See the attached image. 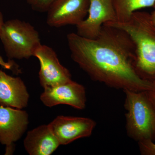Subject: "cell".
I'll return each instance as SVG.
<instances>
[{"label": "cell", "mask_w": 155, "mask_h": 155, "mask_svg": "<svg viewBox=\"0 0 155 155\" xmlns=\"http://www.w3.org/2000/svg\"><path fill=\"white\" fill-rule=\"evenodd\" d=\"M67 40L72 60L92 80L123 91H147L153 87V82L136 71L134 44L124 30L104 24L96 38L71 33Z\"/></svg>", "instance_id": "cell-1"}, {"label": "cell", "mask_w": 155, "mask_h": 155, "mask_svg": "<svg viewBox=\"0 0 155 155\" xmlns=\"http://www.w3.org/2000/svg\"><path fill=\"white\" fill-rule=\"evenodd\" d=\"M125 31L135 48L134 66L137 74L144 80L155 81V25L150 14L145 11L134 12L127 21L108 22Z\"/></svg>", "instance_id": "cell-2"}, {"label": "cell", "mask_w": 155, "mask_h": 155, "mask_svg": "<svg viewBox=\"0 0 155 155\" xmlns=\"http://www.w3.org/2000/svg\"><path fill=\"white\" fill-rule=\"evenodd\" d=\"M123 91L127 135L137 142L155 141V109L146 91Z\"/></svg>", "instance_id": "cell-3"}, {"label": "cell", "mask_w": 155, "mask_h": 155, "mask_svg": "<svg viewBox=\"0 0 155 155\" xmlns=\"http://www.w3.org/2000/svg\"><path fill=\"white\" fill-rule=\"evenodd\" d=\"M0 38L10 60L29 59L41 45L38 31L34 27L18 19L4 22Z\"/></svg>", "instance_id": "cell-4"}, {"label": "cell", "mask_w": 155, "mask_h": 155, "mask_svg": "<svg viewBox=\"0 0 155 155\" xmlns=\"http://www.w3.org/2000/svg\"><path fill=\"white\" fill-rule=\"evenodd\" d=\"M34 56L39 61V78L41 85L44 88L57 86L72 80L69 70L61 65L57 54L51 48L41 45Z\"/></svg>", "instance_id": "cell-5"}, {"label": "cell", "mask_w": 155, "mask_h": 155, "mask_svg": "<svg viewBox=\"0 0 155 155\" xmlns=\"http://www.w3.org/2000/svg\"><path fill=\"white\" fill-rule=\"evenodd\" d=\"M89 0H58L47 12V23L52 27L77 26L88 14Z\"/></svg>", "instance_id": "cell-6"}, {"label": "cell", "mask_w": 155, "mask_h": 155, "mask_svg": "<svg viewBox=\"0 0 155 155\" xmlns=\"http://www.w3.org/2000/svg\"><path fill=\"white\" fill-rule=\"evenodd\" d=\"M87 17L76 26L77 34L86 38H96L104 24L117 21L112 0H89Z\"/></svg>", "instance_id": "cell-7"}, {"label": "cell", "mask_w": 155, "mask_h": 155, "mask_svg": "<svg viewBox=\"0 0 155 155\" xmlns=\"http://www.w3.org/2000/svg\"><path fill=\"white\" fill-rule=\"evenodd\" d=\"M48 125L60 145H67L90 136L96 122L89 118L60 116Z\"/></svg>", "instance_id": "cell-8"}, {"label": "cell", "mask_w": 155, "mask_h": 155, "mask_svg": "<svg viewBox=\"0 0 155 155\" xmlns=\"http://www.w3.org/2000/svg\"><path fill=\"white\" fill-rule=\"evenodd\" d=\"M40 100L49 107L60 104L83 110L86 106V91L83 85L71 80L63 84L44 89Z\"/></svg>", "instance_id": "cell-9"}, {"label": "cell", "mask_w": 155, "mask_h": 155, "mask_svg": "<svg viewBox=\"0 0 155 155\" xmlns=\"http://www.w3.org/2000/svg\"><path fill=\"white\" fill-rule=\"evenodd\" d=\"M28 123L26 111L0 106V143L6 146L14 144L25 133Z\"/></svg>", "instance_id": "cell-10"}, {"label": "cell", "mask_w": 155, "mask_h": 155, "mask_svg": "<svg viewBox=\"0 0 155 155\" xmlns=\"http://www.w3.org/2000/svg\"><path fill=\"white\" fill-rule=\"evenodd\" d=\"M29 95L23 81L0 69V106L22 109L28 105Z\"/></svg>", "instance_id": "cell-11"}, {"label": "cell", "mask_w": 155, "mask_h": 155, "mask_svg": "<svg viewBox=\"0 0 155 155\" xmlns=\"http://www.w3.org/2000/svg\"><path fill=\"white\" fill-rule=\"evenodd\" d=\"M23 143L30 155H50L60 145L49 125H40L28 131Z\"/></svg>", "instance_id": "cell-12"}, {"label": "cell", "mask_w": 155, "mask_h": 155, "mask_svg": "<svg viewBox=\"0 0 155 155\" xmlns=\"http://www.w3.org/2000/svg\"><path fill=\"white\" fill-rule=\"evenodd\" d=\"M117 22L127 21L134 12L140 9L153 7L155 0H112Z\"/></svg>", "instance_id": "cell-13"}, {"label": "cell", "mask_w": 155, "mask_h": 155, "mask_svg": "<svg viewBox=\"0 0 155 155\" xmlns=\"http://www.w3.org/2000/svg\"><path fill=\"white\" fill-rule=\"evenodd\" d=\"M58 0H26L27 3L34 11L40 13L47 12Z\"/></svg>", "instance_id": "cell-14"}, {"label": "cell", "mask_w": 155, "mask_h": 155, "mask_svg": "<svg viewBox=\"0 0 155 155\" xmlns=\"http://www.w3.org/2000/svg\"><path fill=\"white\" fill-rule=\"evenodd\" d=\"M140 153L142 155H155V143L150 140L138 142Z\"/></svg>", "instance_id": "cell-15"}, {"label": "cell", "mask_w": 155, "mask_h": 155, "mask_svg": "<svg viewBox=\"0 0 155 155\" xmlns=\"http://www.w3.org/2000/svg\"><path fill=\"white\" fill-rule=\"evenodd\" d=\"M4 22H5L4 21L2 13L0 11V35H1V31H2ZM0 65L4 69L12 70L14 72H20L17 65L13 61H10L8 62H5L1 56H0Z\"/></svg>", "instance_id": "cell-16"}, {"label": "cell", "mask_w": 155, "mask_h": 155, "mask_svg": "<svg viewBox=\"0 0 155 155\" xmlns=\"http://www.w3.org/2000/svg\"><path fill=\"white\" fill-rule=\"evenodd\" d=\"M147 94L155 109V81L151 89L146 91Z\"/></svg>", "instance_id": "cell-17"}, {"label": "cell", "mask_w": 155, "mask_h": 155, "mask_svg": "<svg viewBox=\"0 0 155 155\" xmlns=\"http://www.w3.org/2000/svg\"><path fill=\"white\" fill-rule=\"evenodd\" d=\"M150 15L153 23V24L155 25V11L152 12L151 14H150Z\"/></svg>", "instance_id": "cell-18"}, {"label": "cell", "mask_w": 155, "mask_h": 155, "mask_svg": "<svg viewBox=\"0 0 155 155\" xmlns=\"http://www.w3.org/2000/svg\"><path fill=\"white\" fill-rule=\"evenodd\" d=\"M153 7L154 8H155V5H154L153 6Z\"/></svg>", "instance_id": "cell-19"}]
</instances>
